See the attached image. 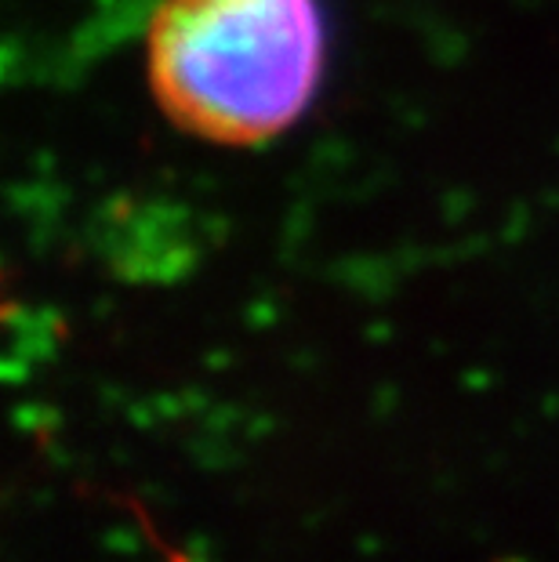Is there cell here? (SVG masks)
Listing matches in <instances>:
<instances>
[{"label":"cell","mask_w":559,"mask_h":562,"mask_svg":"<svg viewBox=\"0 0 559 562\" xmlns=\"http://www.w3.org/2000/svg\"><path fill=\"white\" fill-rule=\"evenodd\" d=\"M324 74L316 0H160L146 30L157 110L200 142L258 149L302 121Z\"/></svg>","instance_id":"1"},{"label":"cell","mask_w":559,"mask_h":562,"mask_svg":"<svg viewBox=\"0 0 559 562\" xmlns=\"http://www.w3.org/2000/svg\"><path fill=\"white\" fill-rule=\"evenodd\" d=\"M186 450H189V461L204 472H225V469H236V464L244 461L241 450H233V442L225 436H215V432L193 436L186 442Z\"/></svg>","instance_id":"2"},{"label":"cell","mask_w":559,"mask_h":562,"mask_svg":"<svg viewBox=\"0 0 559 562\" xmlns=\"http://www.w3.org/2000/svg\"><path fill=\"white\" fill-rule=\"evenodd\" d=\"M11 425L30 436H55L58 428H63V414L44 403H19L15 411H11Z\"/></svg>","instance_id":"3"},{"label":"cell","mask_w":559,"mask_h":562,"mask_svg":"<svg viewBox=\"0 0 559 562\" xmlns=\"http://www.w3.org/2000/svg\"><path fill=\"white\" fill-rule=\"evenodd\" d=\"M102 544L105 552H116V555H138L146 548V533L135 530V526H113V530L102 533Z\"/></svg>","instance_id":"4"},{"label":"cell","mask_w":559,"mask_h":562,"mask_svg":"<svg viewBox=\"0 0 559 562\" xmlns=\"http://www.w3.org/2000/svg\"><path fill=\"white\" fill-rule=\"evenodd\" d=\"M241 422V414L233 411V406H219V411H211L204 417V432H215V436H230V428Z\"/></svg>","instance_id":"5"},{"label":"cell","mask_w":559,"mask_h":562,"mask_svg":"<svg viewBox=\"0 0 559 562\" xmlns=\"http://www.w3.org/2000/svg\"><path fill=\"white\" fill-rule=\"evenodd\" d=\"M41 450H44V461L55 464V469H69V464H74V453L66 447H58L52 436H41Z\"/></svg>","instance_id":"6"},{"label":"cell","mask_w":559,"mask_h":562,"mask_svg":"<svg viewBox=\"0 0 559 562\" xmlns=\"http://www.w3.org/2000/svg\"><path fill=\"white\" fill-rule=\"evenodd\" d=\"M0 374H4L8 385H22V381L30 378V360H22V356H8L4 363H0Z\"/></svg>","instance_id":"7"},{"label":"cell","mask_w":559,"mask_h":562,"mask_svg":"<svg viewBox=\"0 0 559 562\" xmlns=\"http://www.w3.org/2000/svg\"><path fill=\"white\" fill-rule=\"evenodd\" d=\"M182 555L189 559H208L211 555V537L208 533H189L182 541Z\"/></svg>","instance_id":"8"},{"label":"cell","mask_w":559,"mask_h":562,"mask_svg":"<svg viewBox=\"0 0 559 562\" xmlns=\"http://www.w3.org/2000/svg\"><path fill=\"white\" fill-rule=\"evenodd\" d=\"M157 417H160L157 406H146V403H135L127 411V422L135 425V428H153V425H157Z\"/></svg>","instance_id":"9"},{"label":"cell","mask_w":559,"mask_h":562,"mask_svg":"<svg viewBox=\"0 0 559 562\" xmlns=\"http://www.w3.org/2000/svg\"><path fill=\"white\" fill-rule=\"evenodd\" d=\"M153 406H157V414L168 417V422H171V417H182L186 414V403L175 400V396H157V403H153Z\"/></svg>","instance_id":"10"},{"label":"cell","mask_w":559,"mask_h":562,"mask_svg":"<svg viewBox=\"0 0 559 562\" xmlns=\"http://www.w3.org/2000/svg\"><path fill=\"white\" fill-rule=\"evenodd\" d=\"M356 552H360V555H378V552H382V537L364 533L360 541H356Z\"/></svg>","instance_id":"11"},{"label":"cell","mask_w":559,"mask_h":562,"mask_svg":"<svg viewBox=\"0 0 559 562\" xmlns=\"http://www.w3.org/2000/svg\"><path fill=\"white\" fill-rule=\"evenodd\" d=\"M269 432H272V417H255V422L247 425V436H251V439H261Z\"/></svg>","instance_id":"12"},{"label":"cell","mask_w":559,"mask_h":562,"mask_svg":"<svg viewBox=\"0 0 559 562\" xmlns=\"http://www.w3.org/2000/svg\"><path fill=\"white\" fill-rule=\"evenodd\" d=\"M186 411L189 414H200V411H204V406H208V396H204V392H186Z\"/></svg>","instance_id":"13"},{"label":"cell","mask_w":559,"mask_h":562,"mask_svg":"<svg viewBox=\"0 0 559 562\" xmlns=\"http://www.w3.org/2000/svg\"><path fill=\"white\" fill-rule=\"evenodd\" d=\"M142 497H149V501H171L168 490L157 486V483H146V486H142Z\"/></svg>","instance_id":"14"},{"label":"cell","mask_w":559,"mask_h":562,"mask_svg":"<svg viewBox=\"0 0 559 562\" xmlns=\"http://www.w3.org/2000/svg\"><path fill=\"white\" fill-rule=\"evenodd\" d=\"M47 505H52V494H44V490L41 494H33V508H47Z\"/></svg>","instance_id":"15"},{"label":"cell","mask_w":559,"mask_h":562,"mask_svg":"<svg viewBox=\"0 0 559 562\" xmlns=\"http://www.w3.org/2000/svg\"><path fill=\"white\" fill-rule=\"evenodd\" d=\"M389 406H392V392H382V400H378V411H389Z\"/></svg>","instance_id":"16"},{"label":"cell","mask_w":559,"mask_h":562,"mask_svg":"<svg viewBox=\"0 0 559 562\" xmlns=\"http://www.w3.org/2000/svg\"><path fill=\"white\" fill-rule=\"evenodd\" d=\"M110 458H113V461H121V464H127V450H124V447H113Z\"/></svg>","instance_id":"17"},{"label":"cell","mask_w":559,"mask_h":562,"mask_svg":"<svg viewBox=\"0 0 559 562\" xmlns=\"http://www.w3.org/2000/svg\"><path fill=\"white\" fill-rule=\"evenodd\" d=\"M178 562H211V559H189V555H178Z\"/></svg>","instance_id":"18"},{"label":"cell","mask_w":559,"mask_h":562,"mask_svg":"<svg viewBox=\"0 0 559 562\" xmlns=\"http://www.w3.org/2000/svg\"><path fill=\"white\" fill-rule=\"evenodd\" d=\"M497 562H527V559H519V555H508V559H497Z\"/></svg>","instance_id":"19"}]
</instances>
